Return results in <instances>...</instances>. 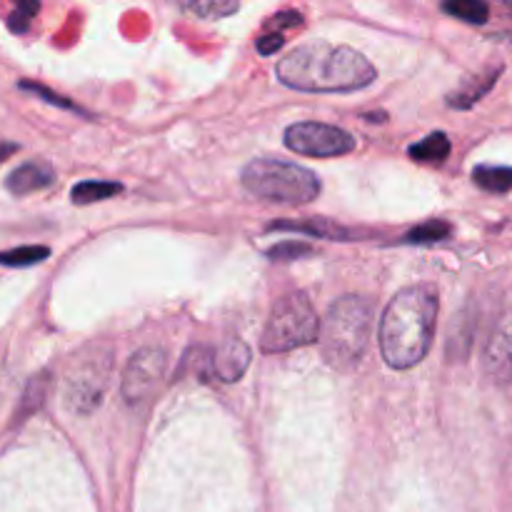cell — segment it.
<instances>
[{
    "mask_svg": "<svg viewBox=\"0 0 512 512\" xmlns=\"http://www.w3.org/2000/svg\"><path fill=\"white\" fill-rule=\"evenodd\" d=\"M450 235H453V225L445 223V220H428V223L410 230V233L403 238V243L433 245V243H443V240H448Z\"/></svg>",
    "mask_w": 512,
    "mask_h": 512,
    "instance_id": "e0dca14e",
    "label": "cell"
},
{
    "mask_svg": "<svg viewBox=\"0 0 512 512\" xmlns=\"http://www.w3.org/2000/svg\"><path fill=\"white\" fill-rule=\"evenodd\" d=\"M45 393H48V373H40L35 375V378L28 383V388H25L18 413H15L13 418L15 423H23L28 415H33L35 410H40V405H43L45 400Z\"/></svg>",
    "mask_w": 512,
    "mask_h": 512,
    "instance_id": "ac0fdd59",
    "label": "cell"
},
{
    "mask_svg": "<svg viewBox=\"0 0 512 512\" xmlns=\"http://www.w3.org/2000/svg\"><path fill=\"white\" fill-rule=\"evenodd\" d=\"M113 373V350L95 348L88 358H80L70 365L65 378V405L73 413L88 415L103 403Z\"/></svg>",
    "mask_w": 512,
    "mask_h": 512,
    "instance_id": "8992f818",
    "label": "cell"
},
{
    "mask_svg": "<svg viewBox=\"0 0 512 512\" xmlns=\"http://www.w3.org/2000/svg\"><path fill=\"white\" fill-rule=\"evenodd\" d=\"M38 10H40L38 3H18L13 13L8 15V28L13 30V33H25L30 25V18H33Z\"/></svg>",
    "mask_w": 512,
    "mask_h": 512,
    "instance_id": "cb8c5ba5",
    "label": "cell"
},
{
    "mask_svg": "<svg viewBox=\"0 0 512 512\" xmlns=\"http://www.w3.org/2000/svg\"><path fill=\"white\" fill-rule=\"evenodd\" d=\"M438 293L433 285H410L395 293L380 320V353L395 370L415 368L435 338Z\"/></svg>",
    "mask_w": 512,
    "mask_h": 512,
    "instance_id": "7a4b0ae2",
    "label": "cell"
},
{
    "mask_svg": "<svg viewBox=\"0 0 512 512\" xmlns=\"http://www.w3.org/2000/svg\"><path fill=\"white\" fill-rule=\"evenodd\" d=\"M283 35L280 33H270V35H263V38L258 40V53L260 55H273L275 50L283 48Z\"/></svg>",
    "mask_w": 512,
    "mask_h": 512,
    "instance_id": "484cf974",
    "label": "cell"
},
{
    "mask_svg": "<svg viewBox=\"0 0 512 512\" xmlns=\"http://www.w3.org/2000/svg\"><path fill=\"white\" fill-rule=\"evenodd\" d=\"M303 23V15L295 13V10H283V13H275L270 18V25L273 28H295V25Z\"/></svg>",
    "mask_w": 512,
    "mask_h": 512,
    "instance_id": "d4e9b609",
    "label": "cell"
},
{
    "mask_svg": "<svg viewBox=\"0 0 512 512\" xmlns=\"http://www.w3.org/2000/svg\"><path fill=\"white\" fill-rule=\"evenodd\" d=\"M483 370L493 383H512V308L505 310L490 330L483 350Z\"/></svg>",
    "mask_w": 512,
    "mask_h": 512,
    "instance_id": "9c48e42d",
    "label": "cell"
},
{
    "mask_svg": "<svg viewBox=\"0 0 512 512\" xmlns=\"http://www.w3.org/2000/svg\"><path fill=\"white\" fill-rule=\"evenodd\" d=\"M118 193H123V185L113 183V180H83L70 190V198L75 205H90L113 198Z\"/></svg>",
    "mask_w": 512,
    "mask_h": 512,
    "instance_id": "9a60e30c",
    "label": "cell"
},
{
    "mask_svg": "<svg viewBox=\"0 0 512 512\" xmlns=\"http://www.w3.org/2000/svg\"><path fill=\"white\" fill-rule=\"evenodd\" d=\"M320 320L315 315L313 303L305 293H290L275 303L270 318L265 323L260 348L263 353H288V350L305 348L318 340Z\"/></svg>",
    "mask_w": 512,
    "mask_h": 512,
    "instance_id": "5b68a950",
    "label": "cell"
},
{
    "mask_svg": "<svg viewBox=\"0 0 512 512\" xmlns=\"http://www.w3.org/2000/svg\"><path fill=\"white\" fill-rule=\"evenodd\" d=\"M55 180V170L50 168L43 160H30V163H23L20 168H15L13 173L5 180V188L13 195H30L38 193V190L50 188Z\"/></svg>",
    "mask_w": 512,
    "mask_h": 512,
    "instance_id": "8fae6325",
    "label": "cell"
},
{
    "mask_svg": "<svg viewBox=\"0 0 512 512\" xmlns=\"http://www.w3.org/2000/svg\"><path fill=\"white\" fill-rule=\"evenodd\" d=\"M370 335H373V303L363 295H343L320 320L318 343L330 368L348 373L363 360Z\"/></svg>",
    "mask_w": 512,
    "mask_h": 512,
    "instance_id": "3957f363",
    "label": "cell"
},
{
    "mask_svg": "<svg viewBox=\"0 0 512 512\" xmlns=\"http://www.w3.org/2000/svg\"><path fill=\"white\" fill-rule=\"evenodd\" d=\"M310 253H313V245L298 243V240H288V243H280L275 245V248H270L268 258L278 260V263H288V260H298Z\"/></svg>",
    "mask_w": 512,
    "mask_h": 512,
    "instance_id": "603a6c76",
    "label": "cell"
},
{
    "mask_svg": "<svg viewBox=\"0 0 512 512\" xmlns=\"http://www.w3.org/2000/svg\"><path fill=\"white\" fill-rule=\"evenodd\" d=\"M473 180L478 188L488 190V193L503 195L512 190V168L505 165H478L473 170Z\"/></svg>",
    "mask_w": 512,
    "mask_h": 512,
    "instance_id": "2e32d148",
    "label": "cell"
},
{
    "mask_svg": "<svg viewBox=\"0 0 512 512\" xmlns=\"http://www.w3.org/2000/svg\"><path fill=\"white\" fill-rule=\"evenodd\" d=\"M443 10L473 25L488 23L490 15V8L485 3H480V0H453V3H443Z\"/></svg>",
    "mask_w": 512,
    "mask_h": 512,
    "instance_id": "44dd1931",
    "label": "cell"
},
{
    "mask_svg": "<svg viewBox=\"0 0 512 512\" xmlns=\"http://www.w3.org/2000/svg\"><path fill=\"white\" fill-rule=\"evenodd\" d=\"M500 73H503V68L498 65V68H490V70H485V73H478V75H473V78H468L458 90H455V93L448 95V105L455 110L473 108L478 100H483L485 95L493 90V85L498 83Z\"/></svg>",
    "mask_w": 512,
    "mask_h": 512,
    "instance_id": "7c38bea8",
    "label": "cell"
},
{
    "mask_svg": "<svg viewBox=\"0 0 512 512\" xmlns=\"http://www.w3.org/2000/svg\"><path fill=\"white\" fill-rule=\"evenodd\" d=\"M243 188L268 203L308 205L320 195L323 185L313 170L285 160L258 158L243 168Z\"/></svg>",
    "mask_w": 512,
    "mask_h": 512,
    "instance_id": "277c9868",
    "label": "cell"
},
{
    "mask_svg": "<svg viewBox=\"0 0 512 512\" xmlns=\"http://www.w3.org/2000/svg\"><path fill=\"white\" fill-rule=\"evenodd\" d=\"M48 255L50 250L43 248V245H25V248H13L0 253V265H5V268H28V265L43 263Z\"/></svg>",
    "mask_w": 512,
    "mask_h": 512,
    "instance_id": "ffe728a7",
    "label": "cell"
},
{
    "mask_svg": "<svg viewBox=\"0 0 512 512\" xmlns=\"http://www.w3.org/2000/svg\"><path fill=\"white\" fill-rule=\"evenodd\" d=\"M18 150H20V145H15V143H5V140H0V165H3L5 160L10 158V155L18 153Z\"/></svg>",
    "mask_w": 512,
    "mask_h": 512,
    "instance_id": "4316f807",
    "label": "cell"
},
{
    "mask_svg": "<svg viewBox=\"0 0 512 512\" xmlns=\"http://www.w3.org/2000/svg\"><path fill=\"white\" fill-rule=\"evenodd\" d=\"M250 353L248 343L240 338H228L213 350V378L220 383H235L245 375L250 368Z\"/></svg>",
    "mask_w": 512,
    "mask_h": 512,
    "instance_id": "30bf717a",
    "label": "cell"
},
{
    "mask_svg": "<svg viewBox=\"0 0 512 512\" xmlns=\"http://www.w3.org/2000/svg\"><path fill=\"white\" fill-rule=\"evenodd\" d=\"M18 88L20 90H28V93H33V95H38V98H43L45 103H50V105H58V108H65V110H75V113H80V108L75 103H70L68 98H63V95H58V93H53V90L50 88H45V85H40V83H33V80H20L18 83Z\"/></svg>",
    "mask_w": 512,
    "mask_h": 512,
    "instance_id": "7402d4cb",
    "label": "cell"
},
{
    "mask_svg": "<svg viewBox=\"0 0 512 512\" xmlns=\"http://www.w3.org/2000/svg\"><path fill=\"white\" fill-rule=\"evenodd\" d=\"M168 355L163 348H140L133 358L128 360L120 380V393L130 405H140L158 390L160 380L165 375Z\"/></svg>",
    "mask_w": 512,
    "mask_h": 512,
    "instance_id": "ba28073f",
    "label": "cell"
},
{
    "mask_svg": "<svg viewBox=\"0 0 512 512\" xmlns=\"http://www.w3.org/2000/svg\"><path fill=\"white\" fill-rule=\"evenodd\" d=\"M275 75L283 85L303 93H353L373 85L378 70L348 45L308 43L285 55Z\"/></svg>",
    "mask_w": 512,
    "mask_h": 512,
    "instance_id": "6da1fadb",
    "label": "cell"
},
{
    "mask_svg": "<svg viewBox=\"0 0 512 512\" xmlns=\"http://www.w3.org/2000/svg\"><path fill=\"white\" fill-rule=\"evenodd\" d=\"M183 10L205 20H220L238 13L240 3L238 0H198V3H183Z\"/></svg>",
    "mask_w": 512,
    "mask_h": 512,
    "instance_id": "d6986e66",
    "label": "cell"
},
{
    "mask_svg": "<svg viewBox=\"0 0 512 512\" xmlns=\"http://www.w3.org/2000/svg\"><path fill=\"white\" fill-rule=\"evenodd\" d=\"M268 230H290V233L315 235V238L328 240H353V230L340 228V225L330 223V220H275L268 225Z\"/></svg>",
    "mask_w": 512,
    "mask_h": 512,
    "instance_id": "4fadbf2b",
    "label": "cell"
},
{
    "mask_svg": "<svg viewBox=\"0 0 512 512\" xmlns=\"http://www.w3.org/2000/svg\"><path fill=\"white\" fill-rule=\"evenodd\" d=\"M410 158L418 160V163H445L450 155V138L445 133H430L428 138H423L420 143L410 145Z\"/></svg>",
    "mask_w": 512,
    "mask_h": 512,
    "instance_id": "5bb4252c",
    "label": "cell"
},
{
    "mask_svg": "<svg viewBox=\"0 0 512 512\" xmlns=\"http://www.w3.org/2000/svg\"><path fill=\"white\" fill-rule=\"evenodd\" d=\"M285 145L293 153L308 155V158H338V155L353 153L358 140L338 125L305 120L285 130Z\"/></svg>",
    "mask_w": 512,
    "mask_h": 512,
    "instance_id": "52a82bcc",
    "label": "cell"
}]
</instances>
